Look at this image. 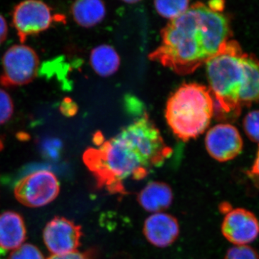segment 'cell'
Returning <instances> with one entry per match:
<instances>
[{
  "label": "cell",
  "instance_id": "cell-1",
  "mask_svg": "<svg viewBox=\"0 0 259 259\" xmlns=\"http://www.w3.org/2000/svg\"><path fill=\"white\" fill-rule=\"evenodd\" d=\"M171 154L160 131L144 115L115 137L88 148L83 161L99 187L111 194H125V182L143 180Z\"/></svg>",
  "mask_w": 259,
  "mask_h": 259
},
{
  "label": "cell",
  "instance_id": "cell-2",
  "mask_svg": "<svg viewBox=\"0 0 259 259\" xmlns=\"http://www.w3.org/2000/svg\"><path fill=\"white\" fill-rule=\"evenodd\" d=\"M230 35L224 15L196 3L162 30L161 45L149 59L177 74H192L217 54Z\"/></svg>",
  "mask_w": 259,
  "mask_h": 259
},
{
  "label": "cell",
  "instance_id": "cell-3",
  "mask_svg": "<svg viewBox=\"0 0 259 259\" xmlns=\"http://www.w3.org/2000/svg\"><path fill=\"white\" fill-rule=\"evenodd\" d=\"M214 112L210 89L197 83L181 86L167 102V123L184 141L195 139L208 127Z\"/></svg>",
  "mask_w": 259,
  "mask_h": 259
},
{
  "label": "cell",
  "instance_id": "cell-4",
  "mask_svg": "<svg viewBox=\"0 0 259 259\" xmlns=\"http://www.w3.org/2000/svg\"><path fill=\"white\" fill-rule=\"evenodd\" d=\"M243 54L238 42L228 40L206 63L211 92L226 113L241 109L240 95L245 81Z\"/></svg>",
  "mask_w": 259,
  "mask_h": 259
},
{
  "label": "cell",
  "instance_id": "cell-5",
  "mask_svg": "<svg viewBox=\"0 0 259 259\" xmlns=\"http://www.w3.org/2000/svg\"><path fill=\"white\" fill-rule=\"evenodd\" d=\"M39 57L32 48L15 45L3 57L0 85L5 88L23 86L33 81L38 71Z\"/></svg>",
  "mask_w": 259,
  "mask_h": 259
},
{
  "label": "cell",
  "instance_id": "cell-6",
  "mask_svg": "<svg viewBox=\"0 0 259 259\" xmlns=\"http://www.w3.org/2000/svg\"><path fill=\"white\" fill-rule=\"evenodd\" d=\"M60 184L49 170H39L19 180L15 187V197L23 205L40 207L51 203L58 197Z\"/></svg>",
  "mask_w": 259,
  "mask_h": 259
},
{
  "label": "cell",
  "instance_id": "cell-7",
  "mask_svg": "<svg viewBox=\"0 0 259 259\" xmlns=\"http://www.w3.org/2000/svg\"><path fill=\"white\" fill-rule=\"evenodd\" d=\"M49 5L40 1H25L16 5L13 13V26L20 42L50 28L56 19Z\"/></svg>",
  "mask_w": 259,
  "mask_h": 259
},
{
  "label": "cell",
  "instance_id": "cell-8",
  "mask_svg": "<svg viewBox=\"0 0 259 259\" xmlns=\"http://www.w3.org/2000/svg\"><path fill=\"white\" fill-rule=\"evenodd\" d=\"M82 236L81 226L63 217L53 218L42 233L44 241L53 255H64L76 251Z\"/></svg>",
  "mask_w": 259,
  "mask_h": 259
},
{
  "label": "cell",
  "instance_id": "cell-9",
  "mask_svg": "<svg viewBox=\"0 0 259 259\" xmlns=\"http://www.w3.org/2000/svg\"><path fill=\"white\" fill-rule=\"evenodd\" d=\"M205 146L211 157L218 161L226 162L242 152L243 142L236 127L230 124H218L206 135Z\"/></svg>",
  "mask_w": 259,
  "mask_h": 259
},
{
  "label": "cell",
  "instance_id": "cell-10",
  "mask_svg": "<svg viewBox=\"0 0 259 259\" xmlns=\"http://www.w3.org/2000/svg\"><path fill=\"white\" fill-rule=\"evenodd\" d=\"M221 231L223 236L233 244L246 245L258 238L259 221L248 209H231L225 216Z\"/></svg>",
  "mask_w": 259,
  "mask_h": 259
},
{
  "label": "cell",
  "instance_id": "cell-11",
  "mask_svg": "<svg viewBox=\"0 0 259 259\" xmlns=\"http://www.w3.org/2000/svg\"><path fill=\"white\" fill-rule=\"evenodd\" d=\"M144 233L151 244L158 248H165L178 238L180 226L176 218L171 214L154 213L145 221Z\"/></svg>",
  "mask_w": 259,
  "mask_h": 259
},
{
  "label": "cell",
  "instance_id": "cell-12",
  "mask_svg": "<svg viewBox=\"0 0 259 259\" xmlns=\"http://www.w3.org/2000/svg\"><path fill=\"white\" fill-rule=\"evenodd\" d=\"M26 227L18 212L7 211L0 214V248L15 250L26 239Z\"/></svg>",
  "mask_w": 259,
  "mask_h": 259
},
{
  "label": "cell",
  "instance_id": "cell-13",
  "mask_svg": "<svg viewBox=\"0 0 259 259\" xmlns=\"http://www.w3.org/2000/svg\"><path fill=\"white\" fill-rule=\"evenodd\" d=\"M138 201L148 212H161L170 207L173 201L171 187L159 182H151L141 191Z\"/></svg>",
  "mask_w": 259,
  "mask_h": 259
},
{
  "label": "cell",
  "instance_id": "cell-14",
  "mask_svg": "<svg viewBox=\"0 0 259 259\" xmlns=\"http://www.w3.org/2000/svg\"><path fill=\"white\" fill-rule=\"evenodd\" d=\"M245 81L240 95V104L259 103V61L252 54H243Z\"/></svg>",
  "mask_w": 259,
  "mask_h": 259
},
{
  "label": "cell",
  "instance_id": "cell-15",
  "mask_svg": "<svg viewBox=\"0 0 259 259\" xmlns=\"http://www.w3.org/2000/svg\"><path fill=\"white\" fill-rule=\"evenodd\" d=\"M71 13L76 23L84 28H90L103 20L106 9L105 4L99 0H83L73 4Z\"/></svg>",
  "mask_w": 259,
  "mask_h": 259
},
{
  "label": "cell",
  "instance_id": "cell-16",
  "mask_svg": "<svg viewBox=\"0 0 259 259\" xmlns=\"http://www.w3.org/2000/svg\"><path fill=\"white\" fill-rule=\"evenodd\" d=\"M90 63L94 71L102 76L115 74L120 64V59L115 49L110 46H99L92 51Z\"/></svg>",
  "mask_w": 259,
  "mask_h": 259
},
{
  "label": "cell",
  "instance_id": "cell-17",
  "mask_svg": "<svg viewBox=\"0 0 259 259\" xmlns=\"http://www.w3.org/2000/svg\"><path fill=\"white\" fill-rule=\"evenodd\" d=\"M155 8L160 15L170 20L177 18L185 13L190 8V2L187 0H173V1H156Z\"/></svg>",
  "mask_w": 259,
  "mask_h": 259
},
{
  "label": "cell",
  "instance_id": "cell-18",
  "mask_svg": "<svg viewBox=\"0 0 259 259\" xmlns=\"http://www.w3.org/2000/svg\"><path fill=\"white\" fill-rule=\"evenodd\" d=\"M243 127L251 141L259 143V110L250 112L245 116Z\"/></svg>",
  "mask_w": 259,
  "mask_h": 259
},
{
  "label": "cell",
  "instance_id": "cell-19",
  "mask_svg": "<svg viewBox=\"0 0 259 259\" xmlns=\"http://www.w3.org/2000/svg\"><path fill=\"white\" fill-rule=\"evenodd\" d=\"M8 259H45L40 250L32 244L22 245L13 250Z\"/></svg>",
  "mask_w": 259,
  "mask_h": 259
},
{
  "label": "cell",
  "instance_id": "cell-20",
  "mask_svg": "<svg viewBox=\"0 0 259 259\" xmlns=\"http://www.w3.org/2000/svg\"><path fill=\"white\" fill-rule=\"evenodd\" d=\"M224 259H259V254L248 245H236L228 249Z\"/></svg>",
  "mask_w": 259,
  "mask_h": 259
},
{
  "label": "cell",
  "instance_id": "cell-21",
  "mask_svg": "<svg viewBox=\"0 0 259 259\" xmlns=\"http://www.w3.org/2000/svg\"><path fill=\"white\" fill-rule=\"evenodd\" d=\"M14 112V105L11 97L5 90L0 89V125L11 118Z\"/></svg>",
  "mask_w": 259,
  "mask_h": 259
},
{
  "label": "cell",
  "instance_id": "cell-22",
  "mask_svg": "<svg viewBox=\"0 0 259 259\" xmlns=\"http://www.w3.org/2000/svg\"><path fill=\"white\" fill-rule=\"evenodd\" d=\"M61 112L66 116H72L75 115L77 107L74 102L69 98H66L63 100L60 107Z\"/></svg>",
  "mask_w": 259,
  "mask_h": 259
},
{
  "label": "cell",
  "instance_id": "cell-23",
  "mask_svg": "<svg viewBox=\"0 0 259 259\" xmlns=\"http://www.w3.org/2000/svg\"><path fill=\"white\" fill-rule=\"evenodd\" d=\"M47 259H90L85 253L75 251L64 255H52Z\"/></svg>",
  "mask_w": 259,
  "mask_h": 259
},
{
  "label": "cell",
  "instance_id": "cell-24",
  "mask_svg": "<svg viewBox=\"0 0 259 259\" xmlns=\"http://www.w3.org/2000/svg\"><path fill=\"white\" fill-rule=\"evenodd\" d=\"M225 4L226 3L222 0H215V1L209 2L207 5L212 11L221 13L225 9Z\"/></svg>",
  "mask_w": 259,
  "mask_h": 259
},
{
  "label": "cell",
  "instance_id": "cell-25",
  "mask_svg": "<svg viewBox=\"0 0 259 259\" xmlns=\"http://www.w3.org/2000/svg\"><path fill=\"white\" fill-rule=\"evenodd\" d=\"M8 28L6 20L0 15V45L5 41L8 35Z\"/></svg>",
  "mask_w": 259,
  "mask_h": 259
},
{
  "label": "cell",
  "instance_id": "cell-26",
  "mask_svg": "<svg viewBox=\"0 0 259 259\" xmlns=\"http://www.w3.org/2000/svg\"><path fill=\"white\" fill-rule=\"evenodd\" d=\"M250 174L253 176L259 177V146L256 157H255L254 163H253L251 170H250Z\"/></svg>",
  "mask_w": 259,
  "mask_h": 259
},
{
  "label": "cell",
  "instance_id": "cell-27",
  "mask_svg": "<svg viewBox=\"0 0 259 259\" xmlns=\"http://www.w3.org/2000/svg\"><path fill=\"white\" fill-rule=\"evenodd\" d=\"M3 148H4V144H3V141H2V139H0V151H2Z\"/></svg>",
  "mask_w": 259,
  "mask_h": 259
},
{
  "label": "cell",
  "instance_id": "cell-28",
  "mask_svg": "<svg viewBox=\"0 0 259 259\" xmlns=\"http://www.w3.org/2000/svg\"><path fill=\"white\" fill-rule=\"evenodd\" d=\"M126 3H131V4H134V3H137V1H125Z\"/></svg>",
  "mask_w": 259,
  "mask_h": 259
}]
</instances>
